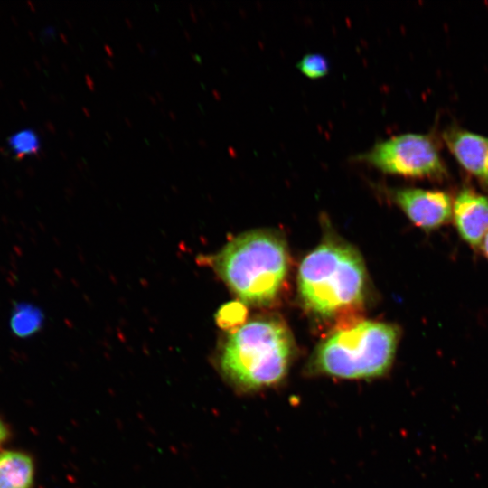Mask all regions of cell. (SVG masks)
Instances as JSON below:
<instances>
[{
  "label": "cell",
  "mask_w": 488,
  "mask_h": 488,
  "mask_svg": "<svg viewBox=\"0 0 488 488\" xmlns=\"http://www.w3.org/2000/svg\"><path fill=\"white\" fill-rule=\"evenodd\" d=\"M294 356L292 335L275 318L250 321L227 340L220 368L228 382L242 393L279 384L287 375Z\"/></svg>",
  "instance_id": "1"
},
{
  "label": "cell",
  "mask_w": 488,
  "mask_h": 488,
  "mask_svg": "<svg viewBox=\"0 0 488 488\" xmlns=\"http://www.w3.org/2000/svg\"><path fill=\"white\" fill-rule=\"evenodd\" d=\"M222 280L244 302L265 305L278 295L287 274L284 241L269 231L239 235L214 258Z\"/></svg>",
  "instance_id": "2"
},
{
  "label": "cell",
  "mask_w": 488,
  "mask_h": 488,
  "mask_svg": "<svg viewBox=\"0 0 488 488\" xmlns=\"http://www.w3.org/2000/svg\"><path fill=\"white\" fill-rule=\"evenodd\" d=\"M364 264L352 247L326 241L302 261L298 289L305 307L324 317H332L360 305L365 296Z\"/></svg>",
  "instance_id": "3"
},
{
  "label": "cell",
  "mask_w": 488,
  "mask_h": 488,
  "mask_svg": "<svg viewBox=\"0 0 488 488\" xmlns=\"http://www.w3.org/2000/svg\"><path fill=\"white\" fill-rule=\"evenodd\" d=\"M399 340L389 324L363 321L329 335L309 364L315 374L347 380L373 379L390 369Z\"/></svg>",
  "instance_id": "4"
},
{
  "label": "cell",
  "mask_w": 488,
  "mask_h": 488,
  "mask_svg": "<svg viewBox=\"0 0 488 488\" xmlns=\"http://www.w3.org/2000/svg\"><path fill=\"white\" fill-rule=\"evenodd\" d=\"M354 160L385 174L406 177H439L445 173L435 144L419 134H402L378 142Z\"/></svg>",
  "instance_id": "5"
},
{
  "label": "cell",
  "mask_w": 488,
  "mask_h": 488,
  "mask_svg": "<svg viewBox=\"0 0 488 488\" xmlns=\"http://www.w3.org/2000/svg\"><path fill=\"white\" fill-rule=\"evenodd\" d=\"M392 197L409 220L425 230L448 222L453 213L451 198L445 192L403 188L393 191Z\"/></svg>",
  "instance_id": "6"
},
{
  "label": "cell",
  "mask_w": 488,
  "mask_h": 488,
  "mask_svg": "<svg viewBox=\"0 0 488 488\" xmlns=\"http://www.w3.org/2000/svg\"><path fill=\"white\" fill-rule=\"evenodd\" d=\"M453 216L464 240L473 247L488 234V198L471 189L459 192L453 203Z\"/></svg>",
  "instance_id": "7"
},
{
  "label": "cell",
  "mask_w": 488,
  "mask_h": 488,
  "mask_svg": "<svg viewBox=\"0 0 488 488\" xmlns=\"http://www.w3.org/2000/svg\"><path fill=\"white\" fill-rule=\"evenodd\" d=\"M444 139L465 170L488 182V137L466 130L452 129L445 133Z\"/></svg>",
  "instance_id": "8"
},
{
  "label": "cell",
  "mask_w": 488,
  "mask_h": 488,
  "mask_svg": "<svg viewBox=\"0 0 488 488\" xmlns=\"http://www.w3.org/2000/svg\"><path fill=\"white\" fill-rule=\"evenodd\" d=\"M34 473V462L26 452H0V488H33Z\"/></svg>",
  "instance_id": "9"
},
{
  "label": "cell",
  "mask_w": 488,
  "mask_h": 488,
  "mask_svg": "<svg viewBox=\"0 0 488 488\" xmlns=\"http://www.w3.org/2000/svg\"><path fill=\"white\" fill-rule=\"evenodd\" d=\"M44 316L39 307L29 303L14 305L9 325L11 332L19 338H27L37 333L42 326Z\"/></svg>",
  "instance_id": "10"
},
{
  "label": "cell",
  "mask_w": 488,
  "mask_h": 488,
  "mask_svg": "<svg viewBox=\"0 0 488 488\" xmlns=\"http://www.w3.org/2000/svg\"><path fill=\"white\" fill-rule=\"evenodd\" d=\"M247 317V308L241 302L232 301L221 306L215 318L222 329H233L241 325Z\"/></svg>",
  "instance_id": "11"
},
{
  "label": "cell",
  "mask_w": 488,
  "mask_h": 488,
  "mask_svg": "<svg viewBox=\"0 0 488 488\" xmlns=\"http://www.w3.org/2000/svg\"><path fill=\"white\" fill-rule=\"evenodd\" d=\"M299 70L310 79H318L326 75L329 71V61L322 54H305L296 64Z\"/></svg>",
  "instance_id": "12"
},
{
  "label": "cell",
  "mask_w": 488,
  "mask_h": 488,
  "mask_svg": "<svg viewBox=\"0 0 488 488\" xmlns=\"http://www.w3.org/2000/svg\"><path fill=\"white\" fill-rule=\"evenodd\" d=\"M9 145L14 154L21 156L37 152L40 139L33 130H21L11 136Z\"/></svg>",
  "instance_id": "13"
},
{
  "label": "cell",
  "mask_w": 488,
  "mask_h": 488,
  "mask_svg": "<svg viewBox=\"0 0 488 488\" xmlns=\"http://www.w3.org/2000/svg\"><path fill=\"white\" fill-rule=\"evenodd\" d=\"M10 429L7 424L0 418V447L6 443L10 437Z\"/></svg>",
  "instance_id": "14"
},
{
  "label": "cell",
  "mask_w": 488,
  "mask_h": 488,
  "mask_svg": "<svg viewBox=\"0 0 488 488\" xmlns=\"http://www.w3.org/2000/svg\"><path fill=\"white\" fill-rule=\"evenodd\" d=\"M483 248L486 257L488 258V234L485 236L483 241Z\"/></svg>",
  "instance_id": "15"
}]
</instances>
